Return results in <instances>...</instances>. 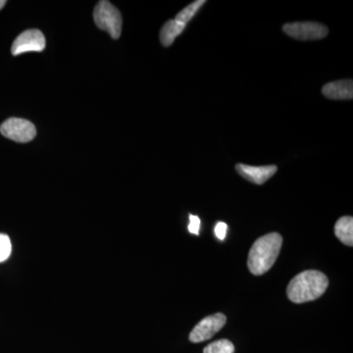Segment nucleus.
<instances>
[{
  "label": "nucleus",
  "mask_w": 353,
  "mask_h": 353,
  "mask_svg": "<svg viewBox=\"0 0 353 353\" xmlns=\"http://www.w3.org/2000/svg\"><path fill=\"white\" fill-rule=\"evenodd\" d=\"M328 285V278L322 272L303 271L290 281L287 296L294 303H308L321 297Z\"/></svg>",
  "instance_id": "nucleus-1"
},
{
  "label": "nucleus",
  "mask_w": 353,
  "mask_h": 353,
  "mask_svg": "<svg viewBox=\"0 0 353 353\" xmlns=\"http://www.w3.org/2000/svg\"><path fill=\"white\" fill-rule=\"evenodd\" d=\"M185 25L176 20H169L160 31V41L164 46H170L176 37L185 30Z\"/></svg>",
  "instance_id": "nucleus-11"
},
{
  "label": "nucleus",
  "mask_w": 353,
  "mask_h": 353,
  "mask_svg": "<svg viewBox=\"0 0 353 353\" xmlns=\"http://www.w3.org/2000/svg\"><path fill=\"white\" fill-rule=\"evenodd\" d=\"M94 19L97 27L108 32L111 38H120L122 32V15L110 2L102 0L95 6Z\"/></svg>",
  "instance_id": "nucleus-3"
},
{
  "label": "nucleus",
  "mask_w": 353,
  "mask_h": 353,
  "mask_svg": "<svg viewBox=\"0 0 353 353\" xmlns=\"http://www.w3.org/2000/svg\"><path fill=\"white\" fill-rule=\"evenodd\" d=\"M226 321V316L222 313L208 316L190 332V341L194 343L208 341L225 326Z\"/></svg>",
  "instance_id": "nucleus-6"
},
{
  "label": "nucleus",
  "mask_w": 353,
  "mask_h": 353,
  "mask_svg": "<svg viewBox=\"0 0 353 353\" xmlns=\"http://www.w3.org/2000/svg\"><path fill=\"white\" fill-rule=\"evenodd\" d=\"M205 0H197V1L192 2V3L189 4L182 11L176 14L175 20L187 25V23L192 20V18L196 15L197 11L201 9V7L205 4Z\"/></svg>",
  "instance_id": "nucleus-12"
},
{
  "label": "nucleus",
  "mask_w": 353,
  "mask_h": 353,
  "mask_svg": "<svg viewBox=\"0 0 353 353\" xmlns=\"http://www.w3.org/2000/svg\"><path fill=\"white\" fill-rule=\"evenodd\" d=\"M0 132L6 138L22 143H29L37 136L34 125L30 121L20 118H10L4 121L0 126Z\"/></svg>",
  "instance_id": "nucleus-4"
},
{
  "label": "nucleus",
  "mask_w": 353,
  "mask_h": 353,
  "mask_svg": "<svg viewBox=\"0 0 353 353\" xmlns=\"http://www.w3.org/2000/svg\"><path fill=\"white\" fill-rule=\"evenodd\" d=\"M323 94L334 101H350L353 97L352 80H341L327 83L322 88Z\"/></svg>",
  "instance_id": "nucleus-9"
},
{
  "label": "nucleus",
  "mask_w": 353,
  "mask_h": 353,
  "mask_svg": "<svg viewBox=\"0 0 353 353\" xmlns=\"http://www.w3.org/2000/svg\"><path fill=\"white\" fill-rule=\"evenodd\" d=\"M236 170L245 180L255 185H263L271 176L275 175L278 168L275 165L269 166H250V165L238 164Z\"/></svg>",
  "instance_id": "nucleus-8"
},
{
  "label": "nucleus",
  "mask_w": 353,
  "mask_h": 353,
  "mask_svg": "<svg viewBox=\"0 0 353 353\" xmlns=\"http://www.w3.org/2000/svg\"><path fill=\"white\" fill-rule=\"evenodd\" d=\"M283 30L290 38L299 41H316L326 38L328 28L316 22H296L284 25Z\"/></svg>",
  "instance_id": "nucleus-5"
},
{
  "label": "nucleus",
  "mask_w": 353,
  "mask_h": 353,
  "mask_svg": "<svg viewBox=\"0 0 353 353\" xmlns=\"http://www.w3.org/2000/svg\"><path fill=\"white\" fill-rule=\"evenodd\" d=\"M12 245L7 234H0V263L6 261L10 256Z\"/></svg>",
  "instance_id": "nucleus-14"
},
{
  "label": "nucleus",
  "mask_w": 353,
  "mask_h": 353,
  "mask_svg": "<svg viewBox=\"0 0 353 353\" xmlns=\"http://www.w3.org/2000/svg\"><path fill=\"white\" fill-rule=\"evenodd\" d=\"M334 234L345 245H353V218L345 216L336 221Z\"/></svg>",
  "instance_id": "nucleus-10"
},
{
  "label": "nucleus",
  "mask_w": 353,
  "mask_h": 353,
  "mask_svg": "<svg viewBox=\"0 0 353 353\" xmlns=\"http://www.w3.org/2000/svg\"><path fill=\"white\" fill-rule=\"evenodd\" d=\"M234 347L231 341L228 340L216 341L204 348L203 353H234Z\"/></svg>",
  "instance_id": "nucleus-13"
},
{
  "label": "nucleus",
  "mask_w": 353,
  "mask_h": 353,
  "mask_svg": "<svg viewBox=\"0 0 353 353\" xmlns=\"http://www.w3.org/2000/svg\"><path fill=\"white\" fill-rule=\"evenodd\" d=\"M283 238L278 233H270L255 241L250 254H248V266L253 275H263L270 270L281 252Z\"/></svg>",
  "instance_id": "nucleus-2"
},
{
  "label": "nucleus",
  "mask_w": 353,
  "mask_h": 353,
  "mask_svg": "<svg viewBox=\"0 0 353 353\" xmlns=\"http://www.w3.org/2000/svg\"><path fill=\"white\" fill-rule=\"evenodd\" d=\"M201 219L196 215H190L189 231L190 234H199V228H201Z\"/></svg>",
  "instance_id": "nucleus-15"
},
{
  "label": "nucleus",
  "mask_w": 353,
  "mask_h": 353,
  "mask_svg": "<svg viewBox=\"0 0 353 353\" xmlns=\"http://www.w3.org/2000/svg\"><path fill=\"white\" fill-rule=\"evenodd\" d=\"M228 226L226 223L219 222L215 227V234L220 241H224L226 238Z\"/></svg>",
  "instance_id": "nucleus-16"
},
{
  "label": "nucleus",
  "mask_w": 353,
  "mask_h": 353,
  "mask_svg": "<svg viewBox=\"0 0 353 353\" xmlns=\"http://www.w3.org/2000/svg\"><path fill=\"white\" fill-rule=\"evenodd\" d=\"M6 0H0V10L3 8L4 6H6Z\"/></svg>",
  "instance_id": "nucleus-17"
},
{
  "label": "nucleus",
  "mask_w": 353,
  "mask_h": 353,
  "mask_svg": "<svg viewBox=\"0 0 353 353\" xmlns=\"http://www.w3.org/2000/svg\"><path fill=\"white\" fill-rule=\"evenodd\" d=\"M46 48V38L39 30H27L16 38L12 44L13 55H20L22 53L31 51H43Z\"/></svg>",
  "instance_id": "nucleus-7"
}]
</instances>
